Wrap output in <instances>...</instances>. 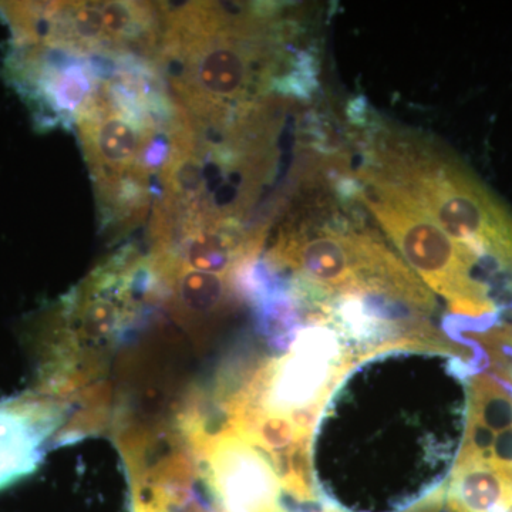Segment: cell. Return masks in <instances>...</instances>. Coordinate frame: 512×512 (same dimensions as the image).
<instances>
[{
  "instance_id": "obj_3",
  "label": "cell",
  "mask_w": 512,
  "mask_h": 512,
  "mask_svg": "<svg viewBox=\"0 0 512 512\" xmlns=\"http://www.w3.org/2000/svg\"><path fill=\"white\" fill-rule=\"evenodd\" d=\"M353 173L359 183L357 201L375 218L414 274L446 299L448 311L481 329L495 325L498 306L477 274L480 259L448 237L402 188L365 164Z\"/></svg>"
},
{
  "instance_id": "obj_1",
  "label": "cell",
  "mask_w": 512,
  "mask_h": 512,
  "mask_svg": "<svg viewBox=\"0 0 512 512\" xmlns=\"http://www.w3.org/2000/svg\"><path fill=\"white\" fill-rule=\"evenodd\" d=\"M274 6H163L153 62L197 130H224L268 90L284 94L286 26Z\"/></svg>"
},
{
  "instance_id": "obj_4",
  "label": "cell",
  "mask_w": 512,
  "mask_h": 512,
  "mask_svg": "<svg viewBox=\"0 0 512 512\" xmlns=\"http://www.w3.org/2000/svg\"><path fill=\"white\" fill-rule=\"evenodd\" d=\"M35 29L43 42L67 52L153 59L160 39L161 6L133 2H76L45 6Z\"/></svg>"
},
{
  "instance_id": "obj_2",
  "label": "cell",
  "mask_w": 512,
  "mask_h": 512,
  "mask_svg": "<svg viewBox=\"0 0 512 512\" xmlns=\"http://www.w3.org/2000/svg\"><path fill=\"white\" fill-rule=\"evenodd\" d=\"M363 164L402 188L444 232L481 264L512 272V214L456 157L429 138L380 127Z\"/></svg>"
}]
</instances>
